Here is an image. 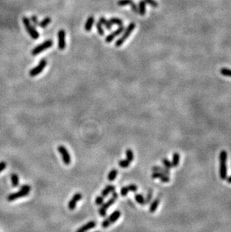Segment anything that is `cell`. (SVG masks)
<instances>
[{
    "label": "cell",
    "mask_w": 231,
    "mask_h": 232,
    "mask_svg": "<svg viewBox=\"0 0 231 232\" xmlns=\"http://www.w3.org/2000/svg\"><path fill=\"white\" fill-rule=\"evenodd\" d=\"M227 153L225 150H222L219 155V161H220V177L222 180H225L227 178Z\"/></svg>",
    "instance_id": "cell-1"
},
{
    "label": "cell",
    "mask_w": 231,
    "mask_h": 232,
    "mask_svg": "<svg viewBox=\"0 0 231 232\" xmlns=\"http://www.w3.org/2000/svg\"><path fill=\"white\" fill-rule=\"evenodd\" d=\"M31 190V186L28 184H24L21 186L20 190L18 191L17 192L15 193H12V194L9 195L8 196V201H13L16 199H18V198H23V197L27 196L29 194Z\"/></svg>",
    "instance_id": "cell-2"
},
{
    "label": "cell",
    "mask_w": 231,
    "mask_h": 232,
    "mask_svg": "<svg viewBox=\"0 0 231 232\" xmlns=\"http://www.w3.org/2000/svg\"><path fill=\"white\" fill-rule=\"evenodd\" d=\"M118 196H119L118 193H117L116 192H112L111 198H110V199L106 202V203L103 204V205H101V207L99 208V213L100 216H102V217H105V216H106L107 210V208H109L110 206H112L113 204L115 203V201L117 200V198H118Z\"/></svg>",
    "instance_id": "cell-3"
},
{
    "label": "cell",
    "mask_w": 231,
    "mask_h": 232,
    "mask_svg": "<svg viewBox=\"0 0 231 232\" xmlns=\"http://www.w3.org/2000/svg\"><path fill=\"white\" fill-rule=\"evenodd\" d=\"M135 27H136L135 23H133V22L131 23L128 26L127 29H125V31L124 32L123 35H122V36H121V37L115 42L116 47H118L119 48V47H121L122 44H123L124 42H125L126 40L128 38L129 36H130L131 33L134 30Z\"/></svg>",
    "instance_id": "cell-4"
},
{
    "label": "cell",
    "mask_w": 231,
    "mask_h": 232,
    "mask_svg": "<svg viewBox=\"0 0 231 232\" xmlns=\"http://www.w3.org/2000/svg\"><path fill=\"white\" fill-rule=\"evenodd\" d=\"M23 23L24 27H25L26 31L29 33V36H30L33 39H38V38H39V32L35 29V27H33L29 19L26 17H23Z\"/></svg>",
    "instance_id": "cell-5"
},
{
    "label": "cell",
    "mask_w": 231,
    "mask_h": 232,
    "mask_svg": "<svg viewBox=\"0 0 231 232\" xmlns=\"http://www.w3.org/2000/svg\"><path fill=\"white\" fill-rule=\"evenodd\" d=\"M121 216V213L120 210H115L114 212H113L111 213L109 217L107 219H105L104 221H103V222L101 223V227L104 228H107L108 227L111 226L112 224L115 223L116 221L120 219Z\"/></svg>",
    "instance_id": "cell-6"
},
{
    "label": "cell",
    "mask_w": 231,
    "mask_h": 232,
    "mask_svg": "<svg viewBox=\"0 0 231 232\" xmlns=\"http://www.w3.org/2000/svg\"><path fill=\"white\" fill-rule=\"evenodd\" d=\"M52 44H53V42H52V40H50V39L47 40V41H45L44 42L41 44L38 45V46L36 47V48L33 49V50H32V54L33 56L38 55V54L41 53L42 51H44V50L51 48V47L52 46Z\"/></svg>",
    "instance_id": "cell-7"
},
{
    "label": "cell",
    "mask_w": 231,
    "mask_h": 232,
    "mask_svg": "<svg viewBox=\"0 0 231 232\" xmlns=\"http://www.w3.org/2000/svg\"><path fill=\"white\" fill-rule=\"evenodd\" d=\"M47 60L46 59H42V60L40 61L39 64L38 65L36 66L35 68H33L32 69H31L30 71H29V75L31 77H36L37 75L41 73L43 71L44 68L46 67L47 65Z\"/></svg>",
    "instance_id": "cell-8"
},
{
    "label": "cell",
    "mask_w": 231,
    "mask_h": 232,
    "mask_svg": "<svg viewBox=\"0 0 231 232\" xmlns=\"http://www.w3.org/2000/svg\"><path fill=\"white\" fill-rule=\"evenodd\" d=\"M58 151L59 153H60L61 156L62 158V161L64 162L65 165H68L71 164V156H70L69 153H68V150L66 149L65 146L60 145L58 146Z\"/></svg>",
    "instance_id": "cell-9"
},
{
    "label": "cell",
    "mask_w": 231,
    "mask_h": 232,
    "mask_svg": "<svg viewBox=\"0 0 231 232\" xmlns=\"http://www.w3.org/2000/svg\"><path fill=\"white\" fill-rule=\"evenodd\" d=\"M65 47V31L64 29H61L58 32V48L59 50H63Z\"/></svg>",
    "instance_id": "cell-10"
},
{
    "label": "cell",
    "mask_w": 231,
    "mask_h": 232,
    "mask_svg": "<svg viewBox=\"0 0 231 232\" xmlns=\"http://www.w3.org/2000/svg\"><path fill=\"white\" fill-rule=\"evenodd\" d=\"M82 197L83 196H82L81 193H76V194L74 195L72 198H71V199L68 202V209H69L70 210H74L75 207H76L77 203L82 199Z\"/></svg>",
    "instance_id": "cell-11"
},
{
    "label": "cell",
    "mask_w": 231,
    "mask_h": 232,
    "mask_svg": "<svg viewBox=\"0 0 231 232\" xmlns=\"http://www.w3.org/2000/svg\"><path fill=\"white\" fill-rule=\"evenodd\" d=\"M117 5L119 6H131V9L133 10V11L134 13L138 14V8L136 6V5L135 4L133 0H119L117 2Z\"/></svg>",
    "instance_id": "cell-12"
},
{
    "label": "cell",
    "mask_w": 231,
    "mask_h": 232,
    "mask_svg": "<svg viewBox=\"0 0 231 232\" xmlns=\"http://www.w3.org/2000/svg\"><path fill=\"white\" fill-rule=\"evenodd\" d=\"M124 29H125V28H124L123 26L120 27L118 29H116V30H115L114 32L110 33V35H108V36H107L106 38H105V41H106L107 43L112 42L116 37H117V36H120V35H121L122 32H123Z\"/></svg>",
    "instance_id": "cell-13"
},
{
    "label": "cell",
    "mask_w": 231,
    "mask_h": 232,
    "mask_svg": "<svg viewBox=\"0 0 231 232\" xmlns=\"http://www.w3.org/2000/svg\"><path fill=\"white\" fill-rule=\"evenodd\" d=\"M95 226H96L95 221H89V222H87L86 224L83 225L82 227H80V228H78L76 232H86L87 231H89V230L94 228Z\"/></svg>",
    "instance_id": "cell-14"
},
{
    "label": "cell",
    "mask_w": 231,
    "mask_h": 232,
    "mask_svg": "<svg viewBox=\"0 0 231 232\" xmlns=\"http://www.w3.org/2000/svg\"><path fill=\"white\" fill-rule=\"evenodd\" d=\"M152 177L153 179L159 178L161 179V181L163 183L170 182L169 176L165 175V174H162V173H160V172H153L152 174Z\"/></svg>",
    "instance_id": "cell-15"
},
{
    "label": "cell",
    "mask_w": 231,
    "mask_h": 232,
    "mask_svg": "<svg viewBox=\"0 0 231 232\" xmlns=\"http://www.w3.org/2000/svg\"><path fill=\"white\" fill-rule=\"evenodd\" d=\"M115 191H116V187L114 186H113V185H107V186L106 187H105L104 189L101 191V195L104 197V198H105V197L107 196L110 193L113 192H115Z\"/></svg>",
    "instance_id": "cell-16"
},
{
    "label": "cell",
    "mask_w": 231,
    "mask_h": 232,
    "mask_svg": "<svg viewBox=\"0 0 231 232\" xmlns=\"http://www.w3.org/2000/svg\"><path fill=\"white\" fill-rule=\"evenodd\" d=\"M152 171L153 172H160L162 174H165L167 176H170V172L169 169L166 168V167H163L161 166H153L152 168Z\"/></svg>",
    "instance_id": "cell-17"
},
{
    "label": "cell",
    "mask_w": 231,
    "mask_h": 232,
    "mask_svg": "<svg viewBox=\"0 0 231 232\" xmlns=\"http://www.w3.org/2000/svg\"><path fill=\"white\" fill-rule=\"evenodd\" d=\"M94 19L93 16H90L88 17V19H87L86 22V23H85V26H84L85 30L86 31V32H89V31L92 30V26H93V24H94Z\"/></svg>",
    "instance_id": "cell-18"
},
{
    "label": "cell",
    "mask_w": 231,
    "mask_h": 232,
    "mask_svg": "<svg viewBox=\"0 0 231 232\" xmlns=\"http://www.w3.org/2000/svg\"><path fill=\"white\" fill-rule=\"evenodd\" d=\"M146 3L145 2L144 0H142L139 2V9H138V13L141 15V16H143V15H146Z\"/></svg>",
    "instance_id": "cell-19"
},
{
    "label": "cell",
    "mask_w": 231,
    "mask_h": 232,
    "mask_svg": "<svg viewBox=\"0 0 231 232\" xmlns=\"http://www.w3.org/2000/svg\"><path fill=\"white\" fill-rule=\"evenodd\" d=\"M159 203H160V199L159 198H156L151 202V205L149 207V212L150 213H154L157 210L158 207Z\"/></svg>",
    "instance_id": "cell-20"
},
{
    "label": "cell",
    "mask_w": 231,
    "mask_h": 232,
    "mask_svg": "<svg viewBox=\"0 0 231 232\" xmlns=\"http://www.w3.org/2000/svg\"><path fill=\"white\" fill-rule=\"evenodd\" d=\"M99 22L101 23L102 24V25H104V27H106V29H107V30H110V29H112V24H111V23H110L109 21V20H106V19H105L104 17H100Z\"/></svg>",
    "instance_id": "cell-21"
},
{
    "label": "cell",
    "mask_w": 231,
    "mask_h": 232,
    "mask_svg": "<svg viewBox=\"0 0 231 232\" xmlns=\"http://www.w3.org/2000/svg\"><path fill=\"white\" fill-rule=\"evenodd\" d=\"M117 174H118V171H117L116 169H113V170L110 171L109 172V174H108L107 179L109 181H111V182L112 181L115 180L117 177Z\"/></svg>",
    "instance_id": "cell-22"
},
{
    "label": "cell",
    "mask_w": 231,
    "mask_h": 232,
    "mask_svg": "<svg viewBox=\"0 0 231 232\" xmlns=\"http://www.w3.org/2000/svg\"><path fill=\"white\" fill-rule=\"evenodd\" d=\"M10 179H11V183L14 187H17V186H19V182H20V180H19V177L17 176V174H11V176H10Z\"/></svg>",
    "instance_id": "cell-23"
},
{
    "label": "cell",
    "mask_w": 231,
    "mask_h": 232,
    "mask_svg": "<svg viewBox=\"0 0 231 232\" xmlns=\"http://www.w3.org/2000/svg\"><path fill=\"white\" fill-rule=\"evenodd\" d=\"M125 155H126V159L130 162H132L134 159V152L131 150V149H127L125 151Z\"/></svg>",
    "instance_id": "cell-24"
},
{
    "label": "cell",
    "mask_w": 231,
    "mask_h": 232,
    "mask_svg": "<svg viewBox=\"0 0 231 232\" xmlns=\"http://www.w3.org/2000/svg\"><path fill=\"white\" fill-rule=\"evenodd\" d=\"M179 158L180 156L178 153H174L173 155V160H172V165L173 167H177L178 163H179Z\"/></svg>",
    "instance_id": "cell-25"
},
{
    "label": "cell",
    "mask_w": 231,
    "mask_h": 232,
    "mask_svg": "<svg viewBox=\"0 0 231 232\" xmlns=\"http://www.w3.org/2000/svg\"><path fill=\"white\" fill-rule=\"evenodd\" d=\"M134 198H135V200H136L139 205H146V200H145L144 197L141 194H136L134 195Z\"/></svg>",
    "instance_id": "cell-26"
},
{
    "label": "cell",
    "mask_w": 231,
    "mask_h": 232,
    "mask_svg": "<svg viewBox=\"0 0 231 232\" xmlns=\"http://www.w3.org/2000/svg\"><path fill=\"white\" fill-rule=\"evenodd\" d=\"M109 21L111 23L112 25H113V24H115V25L119 26V27H122V26H123V21H122V20L116 18V17H112V18L110 19Z\"/></svg>",
    "instance_id": "cell-27"
},
{
    "label": "cell",
    "mask_w": 231,
    "mask_h": 232,
    "mask_svg": "<svg viewBox=\"0 0 231 232\" xmlns=\"http://www.w3.org/2000/svg\"><path fill=\"white\" fill-rule=\"evenodd\" d=\"M50 22H51V18L50 17H46L41 22L39 23V25L38 26L41 28H45L50 23Z\"/></svg>",
    "instance_id": "cell-28"
},
{
    "label": "cell",
    "mask_w": 231,
    "mask_h": 232,
    "mask_svg": "<svg viewBox=\"0 0 231 232\" xmlns=\"http://www.w3.org/2000/svg\"><path fill=\"white\" fill-rule=\"evenodd\" d=\"M131 162L129 161H128L127 159H122L119 161V165L122 168H127V167H129L130 165Z\"/></svg>",
    "instance_id": "cell-29"
},
{
    "label": "cell",
    "mask_w": 231,
    "mask_h": 232,
    "mask_svg": "<svg viewBox=\"0 0 231 232\" xmlns=\"http://www.w3.org/2000/svg\"><path fill=\"white\" fill-rule=\"evenodd\" d=\"M96 29H97L98 32L101 36H103L104 35V30L103 29V25L99 21L96 23Z\"/></svg>",
    "instance_id": "cell-30"
},
{
    "label": "cell",
    "mask_w": 231,
    "mask_h": 232,
    "mask_svg": "<svg viewBox=\"0 0 231 232\" xmlns=\"http://www.w3.org/2000/svg\"><path fill=\"white\" fill-rule=\"evenodd\" d=\"M152 196H153V192H152V190H149L148 194H147L146 198H145V200H146V205H149L152 202Z\"/></svg>",
    "instance_id": "cell-31"
},
{
    "label": "cell",
    "mask_w": 231,
    "mask_h": 232,
    "mask_svg": "<svg viewBox=\"0 0 231 232\" xmlns=\"http://www.w3.org/2000/svg\"><path fill=\"white\" fill-rule=\"evenodd\" d=\"M162 163H163V164H164V167H166V168L169 169V170H170V168H172V167H173L172 162H170V161H169V160H168V159H167V158H163V159H162Z\"/></svg>",
    "instance_id": "cell-32"
},
{
    "label": "cell",
    "mask_w": 231,
    "mask_h": 232,
    "mask_svg": "<svg viewBox=\"0 0 231 232\" xmlns=\"http://www.w3.org/2000/svg\"><path fill=\"white\" fill-rule=\"evenodd\" d=\"M220 74H222V75H225V76H227V77H230V78H231V69H226V68H223V69H220Z\"/></svg>",
    "instance_id": "cell-33"
},
{
    "label": "cell",
    "mask_w": 231,
    "mask_h": 232,
    "mask_svg": "<svg viewBox=\"0 0 231 232\" xmlns=\"http://www.w3.org/2000/svg\"><path fill=\"white\" fill-rule=\"evenodd\" d=\"M95 205H102L104 203V198L101 195H99L95 198Z\"/></svg>",
    "instance_id": "cell-34"
},
{
    "label": "cell",
    "mask_w": 231,
    "mask_h": 232,
    "mask_svg": "<svg viewBox=\"0 0 231 232\" xmlns=\"http://www.w3.org/2000/svg\"><path fill=\"white\" fill-rule=\"evenodd\" d=\"M144 1L146 4H149V6L154 7V8H157L158 6V3L155 2V0H144Z\"/></svg>",
    "instance_id": "cell-35"
},
{
    "label": "cell",
    "mask_w": 231,
    "mask_h": 232,
    "mask_svg": "<svg viewBox=\"0 0 231 232\" xmlns=\"http://www.w3.org/2000/svg\"><path fill=\"white\" fill-rule=\"evenodd\" d=\"M129 192H135L137 191V186L135 184H130L127 186Z\"/></svg>",
    "instance_id": "cell-36"
},
{
    "label": "cell",
    "mask_w": 231,
    "mask_h": 232,
    "mask_svg": "<svg viewBox=\"0 0 231 232\" xmlns=\"http://www.w3.org/2000/svg\"><path fill=\"white\" fill-rule=\"evenodd\" d=\"M129 191L128 189L127 186H123L120 190V194L122 195V196H126L128 194Z\"/></svg>",
    "instance_id": "cell-37"
},
{
    "label": "cell",
    "mask_w": 231,
    "mask_h": 232,
    "mask_svg": "<svg viewBox=\"0 0 231 232\" xmlns=\"http://www.w3.org/2000/svg\"><path fill=\"white\" fill-rule=\"evenodd\" d=\"M31 21L32 23H33V24H34L35 26L39 25V21H38V19L37 18L36 15H33V16L31 17Z\"/></svg>",
    "instance_id": "cell-38"
},
{
    "label": "cell",
    "mask_w": 231,
    "mask_h": 232,
    "mask_svg": "<svg viewBox=\"0 0 231 232\" xmlns=\"http://www.w3.org/2000/svg\"><path fill=\"white\" fill-rule=\"evenodd\" d=\"M6 167V163L5 162H0V172H2V171H4Z\"/></svg>",
    "instance_id": "cell-39"
},
{
    "label": "cell",
    "mask_w": 231,
    "mask_h": 232,
    "mask_svg": "<svg viewBox=\"0 0 231 232\" xmlns=\"http://www.w3.org/2000/svg\"><path fill=\"white\" fill-rule=\"evenodd\" d=\"M226 180H227V182L228 183H231V176H230L229 177H227Z\"/></svg>",
    "instance_id": "cell-40"
},
{
    "label": "cell",
    "mask_w": 231,
    "mask_h": 232,
    "mask_svg": "<svg viewBox=\"0 0 231 232\" xmlns=\"http://www.w3.org/2000/svg\"><path fill=\"white\" fill-rule=\"evenodd\" d=\"M94 232H100V231H94Z\"/></svg>",
    "instance_id": "cell-41"
}]
</instances>
